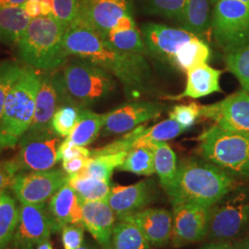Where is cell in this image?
<instances>
[{"mask_svg":"<svg viewBox=\"0 0 249 249\" xmlns=\"http://www.w3.org/2000/svg\"><path fill=\"white\" fill-rule=\"evenodd\" d=\"M84 157L89 158L90 157V151L85 147L78 146L71 142L69 140L65 139L58 147L57 150V160H65Z\"/></svg>","mask_w":249,"mask_h":249,"instance_id":"43","label":"cell"},{"mask_svg":"<svg viewBox=\"0 0 249 249\" xmlns=\"http://www.w3.org/2000/svg\"><path fill=\"white\" fill-rule=\"evenodd\" d=\"M225 65L249 94V45L225 53Z\"/></svg>","mask_w":249,"mask_h":249,"instance_id":"35","label":"cell"},{"mask_svg":"<svg viewBox=\"0 0 249 249\" xmlns=\"http://www.w3.org/2000/svg\"><path fill=\"white\" fill-rule=\"evenodd\" d=\"M210 208L195 204L173 206L171 244L181 248L202 240L207 236Z\"/></svg>","mask_w":249,"mask_h":249,"instance_id":"12","label":"cell"},{"mask_svg":"<svg viewBox=\"0 0 249 249\" xmlns=\"http://www.w3.org/2000/svg\"><path fill=\"white\" fill-rule=\"evenodd\" d=\"M200 108L201 106L196 103L177 106L170 112L169 118L176 120L186 129H188L196 123V119L200 116Z\"/></svg>","mask_w":249,"mask_h":249,"instance_id":"41","label":"cell"},{"mask_svg":"<svg viewBox=\"0 0 249 249\" xmlns=\"http://www.w3.org/2000/svg\"><path fill=\"white\" fill-rule=\"evenodd\" d=\"M42 75L26 68L9 91L0 120V151L13 148L30 128Z\"/></svg>","mask_w":249,"mask_h":249,"instance_id":"4","label":"cell"},{"mask_svg":"<svg viewBox=\"0 0 249 249\" xmlns=\"http://www.w3.org/2000/svg\"><path fill=\"white\" fill-rule=\"evenodd\" d=\"M53 223L45 204H21L16 240L25 249L48 240Z\"/></svg>","mask_w":249,"mask_h":249,"instance_id":"16","label":"cell"},{"mask_svg":"<svg viewBox=\"0 0 249 249\" xmlns=\"http://www.w3.org/2000/svg\"><path fill=\"white\" fill-rule=\"evenodd\" d=\"M242 2H244V3H246V4H248L249 6V0H240Z\"/></svg>","mask_w":249,"mask_h":249,"instance_id":"54","label":"cell"},{"mask_svg":"<svg viewBox=\"0 0 249 249\" xmlns=\"http://www.w3.org/2000/svg\"><path fill=\"white\" fill-rule=\"evenodd\" d=\"M26 0H0V8L22 6Z\"/></svg>","mask_w":249,"mask_h":249,"instance_id":"50","label":"cell"},{"mask_svg":"<svg viewBox=\"0 0 249 249\" xmlns=\"http://www.w3.org/2000/svg\"><path fill=\"white\" fill-rule=\"evenodd\" d=\"M69 175L63 170L32 171L18 173L10 188L21 204H45L67 184Z\"/></svg>","mask_w":249,"mask_h":249,"instance_id":"10","label":"cell"},{"mask_svg":"<svg viewBox=\"0 0 249 249\" xmlns=\"http://www.w3.org/2000/svg\"><path fill=\"white\" fill-rule=\"evenodd\" d=\"M31 19L22 6L0 8V43L17 45Z\"/></svg>","mask_w":249,"mask_h":249,"instance_id":"23","label":"cell"},{"mask_svg":"<svg viewBox=\"0 0 249 249\" xmlns=\"http://www.w3.org/2000/svg\"><path fill=\"white\" fill-rule=\"evenodd\" d=\"M126 15H131L128 0H80L77 19L105 37Z\"/></svg>","mask_w":249,"mask_h":249,"instance_id":"15","label":"cell"},{"mask_svg":"<svg viewBox=\"0 0 249 249\" xmlns=\"http://www.w3.org/2000/svg\"><path fill=\"white\" fill-rule=\"evenodd\" d=\"M78 249H94L93 248H91L90 246H88V245H82L80 248H79Z\"/></svg>","mask_w":249,"mask_h":249,"instance_id":"53","label":"cell"},{"mask_svg":"<svg viewBox=\"0 0 249 249\" xmlns=\"http://www.w3.org/2000/svg\"><path fill=\"white\" fill-rule=\"evenodd\" d=\"M0 193H1V192H0Z\"/></svg>","mask_w":249,"mask_h":249,"instance_id":"57","label":"cell"},{"mask_svg":"<svg viewBox=\"0 0 249 249\" xmlns=\"http://www.w3.org/2000/svg\"><path fill=\"white\" fill-rule=\"evenodd\" d=\"M209 0H187L180 22L184 30L200 37L209 28Z\"/></svg>","mask_w":249,"mask_h":249,"instance_id":"28","label":"cell"},{"mask_svg":"<svg viewBox=\"0 0 249 249\" xmlns=\"http://www.w3.org/2000/svg\"><path fill=\"white\" fill-rule=\"evenodd\" d=\"M36 1H41V0H36Z\"/></svg>","mask_w":249,"mask_h":249,"instance_id":"56","label":"cell"},{"mask_svg":"<svg viewBox=\"0 0 249 249\" xmlns=\"http://www.w3.org/2000/svg\"><path fill=\"white\" fill-rule=\"evenodd\" d=\"M104 39L113 47L123 52L143 55L148 53L147 47L143 41L142 35L137 27L120 32L111 30Z\"/></svg>","mask_w":249,"mask_h":249,"instance_id":"32","label":"cell"},{"mask_svg":"<svg viewBox=\"0 0 249 249\" xmlns=\"http://www.w3.org/2000/svg\"><path fill=\"white\" fill-rule=\"evenodd\" d=\"M145 146L153 151L155 172L159 177L161 187L165 190L173 183L178 172L177 155L165 142H150Z\"/></svg>","mask_w":249,"mask_h":249,"instance_id":"25","label":"cell"},{"mask_svg":"<svg viewBox=\"0 0 249 249\" xmlns=\"http://www.w3.org/2000/svg\"><path fill=\"white\" fill-rule=\"evenodd\" d=\"M25 67L14 61L0 63V120L9 91L22 76Z\"/></svg>","mask_w":249,"mask_h":249,"instance_id":"37","label":"cell"},{"mask_svg":"<svg viewBox=\"0 0 249 249\" xmlns=\"http://www.w3.org/2000/svg\"><path fill=\"white\" fill-rule=\"evenodd\" d=\"M48 213L54 231L62 230L68 224L82 223L81 201L68 183L51 197L48 204Z\"/></svg>","mask_w":249,"mask_h":249,"instance_id":"21","label":"cell"},{"mask_svg":"<svg viewBox=\"0 0 249 249\" xmlns=\"http://www.w3.org/2000/svg\"><path fill=\"white\" fill-rule=\"evenodd\" d=\"M53 17L67 25L75 21L80 12V0H52Z\"/></svg>","mask_w":249,"mask_h":249,"instance_id":"40","label":"cell"},{"mask_svg":"<svg viewBox=\"0 0 249 249\" xmlns=\"http://www.w3.org/2000/svg\"><path fill=\"white\" fill-rule=\"evenodd\" d=\"M133 28H136V24H135L132 16L126 15V16L122 17L116 22V26L112 29V31H116V32L127 31V30H130Z\"/></svg>","mask_w":249,"mask_h":249,"instance_id":"47","label":"cell"},{"mask_svg":"<svg viewBox=\"0 0 249 249\" xmlns=\"http://www.w3.org/2000/svg\"><path fill=\"white\" fill-rule=\"evenodd\" d=\"M198 141V151L204 160L233 178L249 179V132L214 124L199 136Z\"/></svg>","mask_w":249,"mask_h":249,"instance_id":"5","label":"cell"},{"mask_svg":"<svg viewBox=\"0 0 249 249\" xmlns=\"http://www.w3.org/2000/svg\"><path fill=\"white\" fill-rule=\"evenodd\" d=\"M19 210L16 201L9 193H0V249L6 247L13 238L18 227Z\"/></svg>","mask_w":249,"mask_h":249,"instance_id":"30","label":"cell"},{"mask_svg":"<svg viewBox=\"0 0 249 249\" xmlns=\"http://www.w3.org/2000/svg\"><path fill=\"white\" fill-rule=\"evenodd\" d=\"M236 180L208 160L187 159L178 165L173 183L165 189L173 204H195L211 208L232 189Z\"/></svg>","mask_w":249,"mask_h":249,"instance_id":"2","label":"cell"},{"mask_svg":"<svg viewBox=\"0 0 249 249\" xmlns=\"http://www.w3.org/2000/svg\"><path fill=\"white\" fill-rule=\"evenodd\" d=\"M210 57L211 49L209 45L200 37H196L181 46L171 64L176 66L178 70L187 73L193 68L207 64Z\"/></svg>","mask_w":249,"mask_h":249,"instance_id":"26","label":"cell"},{"mask_svg":"<svg viewBox=\"0 0 249 249\" xmlns=\"http://www.w3.org/2000/svg\"><path fill=\"white\" fill-rule=\"evenodd\" d=\"M40 4V12L41 16H50L53 13V2L52 0H41Z\"/></svg>","mask_w":249,"mask_h":249,"instance_id":"49","label":"cell"},{"mask_svg":"<svg viewBox=\"0 0 249 249\" xmlns=\"http://www.w3.org/2000/svg\"><path fill=\"white\" fill-rule=\"evenodd\" d=\"M187 0H147L149 12L159 14L178 21L183 15Z\"/></svg>","mask_w":249,"mask_h":249,"instance_id":"39","label":"cell"},{"mask_svg":"<svg viewBox=\"0 0 249 249\" xmlns=\"http://www.w3.org/2000/svg\"><path fill=\"white\" fill-rule=\"evenodd\" d=\"M82 109V107L71 103H67L58 107L52 119L53 131L59 137H69L80 120Z\"/></svg>","mask_w":249,"mask_h":249,"instance_id":"36","label":"cell"},{"mask_svg":"<svg viewBox=\"0 0 249 249\" xmlns=\"http://www.w3.org/2000/svg\"><path fill=\"white\" fill-rule=\"evenodd\" d=\"M82 204V224L104 249H111L116 215L107 201H88Z\"/></svg>","mask_w":249,"mask_h":249,"instance_id":"20","label":"cell"},{"mask_svg":"<svg viewBox=\"0 0 249 249\" xmlns=\"http://www.w3.org/2000/svg\"><path fill=\"white\" fill-rule=\"evenodd\" d=\"M19 151L13 159L19 172L46 171L53 168L57 160V150L61 144L59 136L53 129L27 131L18 142Z\"/></svg>","mask_w":249,"mask_h":249,"instance_id":"9","label":"cell"},{"mask_svg":"<svg viewBox=\"0 0 249 249\" xmlns=\"http://www.w3.org/2000/svg\"><path fill=\"white\" fill-rule=\"evenodd\" d=\"M148 53L172 62L182 45L198 36L184 29L170 28L158 23H146L142 28Z\"/></svg>","mask_w":249,"mask_h":249,"instance_id":"17","label":"cell"},{"mask_svg":"<svg viewBox=\"0 0 249 249\" xmlns=\"http://www.w3.org/2000/svg\"><path fill=\"white\" fill-rule=\"evenodd\" d=\"M241 249H249V237L240 243Z\"/></svg>","mask_w":249,"mask_h":249,"instance_id":"52","label":"cell"},{"mask_svg":"<svg viewBox=\"0 0 249 249\" xmlns=\"http://www.w3.org/2000/svg\"><path fill=\"white\" fill-rule=\"evenodd\" d=\"M37 249H53V246H52V244L49 242V241H45V242H43L42 244H40L39 246H38V248Z\"/></svg>","mask_w":249,"mask_h":249,"instance_id":"51","label":"cell"},{"mask_svg":"<svg viewBox=\"0 0 249 249\" xmlns=\"http://www.w3.org/2000/svg\"><path fill=\"white\" fill-rule=\"evenodd\" d=\"M119 169L138 176H151L155 173L154 155L149 147L139 146L128 151Z\"/></svg>","mask_w":249,"mask_h":249,"instance_id":"33","label":"cell"},{"mask_svg":"<svg viewBox=\"0 0 249 249\" xmlns=\"http://www.w3.org/2000/svg\"><path fill=\"white\" fill-rule=\"evenodd\" d=\"M68 27L53 15L32 18L17 44L21 60L30 68L45 71L64 67L70 56L64 46Z\"/></svg>","mask_w":249,"mask_h":249,"instance_id":"3","label":"cell"},{"mask_svg":"<svg viewBox=\"0 0 249 249\" xmlns=\"http://www.w3.org/2000/svg\"><path fill=\"white\" fill-rule=\"evenodd\" d=\"M120 221L136 225L153 248L165 247L171 240L173 213L167 210L146 208Z\"/></svg>","mask_w":249,"mask_h":249,"instance_id":"19","label":"cell"},{"mask_svg":"<svg viewBox=\"0 0 249 249\" xmlns=\"http://www.w3.org/2000/svg\"><path fill=\"white\" fill-rule=\"evenodd\" d=\"M64 46L70 55L86 59L111 73L128 91H141L149 84L151 71L143 54L116 49L80 19L67 28Z\"/></svg>","mask_w":249,"mask_h":249,"instance_id":"1","label":"cell"},{"mask_svg":"<svg viewBox=\"0 0 249 249\" xmlns=\"http://www.w3.org/2000/svg\"><path fill=\"white\" fill-rule=\"evenodd\" d=\"M22 8L24 9L27 15L31 18H38L41 16L39 1L26 0L22 5Z\"/></svg>","mask_w":249,"mask_h":249,"instance_id":"46","label":"cell"},{"mask_svg":"<svg viewBox=\"0 0 249 249\" xmlns=\"http://www.w3.org/2000/svg\"><path fill=\"white\" fill-rule=\"evenodd\" d=\"M18 173L19 169L15 160H0V192L4 191L6 187H10Z\"/></svg>","mask_w":249,"mask_h":249,"instance_id":"44","label":"cell"},{"mask_svg":"<svg viewBox=\"0 0 249 249\" xmlns=\"http://www.w3.org/2000/svg\"><path fill=\"white\" fill-rule=\"evenodd\" d=\"M212 29L224 53L249 45V6L240 0H219L213 9Z\"/></svg>","mask_w":249,"mask_h":249,"instance_id":"8","label":"cell"},{"mask_svg":"<svg viewBox=\"0 0 249 249\" xmlns=\"http://www.w3.org/2000/svg\"><path fill=\"white\" fill-rule=\"evenodd\" d=\"M61 76L68 101L82 108L107 97L116 88L111 73L80 57L66 63Z\"/></svg>","mask_w":249,"mask_h":249,"instance_id":"6","label":"cell"},{"mask_svg":"<svg viewBox=\"0 0 249 249\" xmlns=\"http://www.w3.org/2000/svg\"><path fill=\"white\" fill-rule=\"evenodd\" d=\"M201 249H241L240 243L231 242H211Z\"/></svg>","mask_w":249,"mask_h":249,"instance_id":"48","label":"cell"},{"mask_svg":"<svg viewBox=\"0 0 249 249\" xmlns=\"http://www.w3.org/2000/svg\"><path fill=\"white\" fill-rule=\"evenodd\" d=\"M105 114H97L88 108H83L78 124L66 139L78 146H88L93 142L103 129Z\"/></svg>","mask_w":249,"mask_h":249,"instance_id":"24","label":"cell"},{"mask_svg":"<svg viewBox=\"0 0 249 249\" xmlns=\"http://www.w3.org/2000/svg\"><path fill=\"white\" fill-rule=\"evenodd\" d=\"M221 76V71L210 67L208 64L197 66L187 72V84L184 91L178 96L170 98L197 99L215 92H222L223 89L220 86Z\"/></svg>","mask_w":249,"mask_h":249,"instance_id":"22","label":"cell"},{"mask_svg":"<svg viewBox=\"0 0 249 249\" xmlns=\"http://www.w3.org/2000/svg\"><path fill=\"white\" fill-rule=\"evenodd\" d=\"M89 160V158L79 157V158H73V159H70V160H63V170L69 176L77 175L87 166Z\"/></svg>","mask_w":249,"mask_h":249,"instance_id":"45","label":"cell"},{"mask_svg":"<svg viewBox=\"0 0 249 249\" xmlns=\"http://www.w3.org/2000/svg\"><path fill=\"white\" fill-rule=\"evenodd\" d=\"M67 183L73 188L81 202L106 201L111 190L109 182L79 174L69 176Z\"/></svg>","mask_w":249,"mask_h":249,"instance_id":"27","label":"cell"},{"mask_svg":"<svg viewBox=\"0 0 249 249\" xmlns=\"http://www.w3.org/2000/svg\"><path fill=\"white\" fill-rule=\"evenodd\" d=\"M127 153L128 152H120L100 155L92 158L89 157L87 166L79 173V175L110 182L114 170L119 168L124 163Z\"/></svg>","mask_w":249,"mask_h":249,"instance_id":"31","label":"cell"},{"mask_svg":"<svg viewBox=\"0 0 249 249\" xmlns=\"http://www.w3.org/2000/svg\"><path fill=\"white\" fill-rule=\"evenodd\" d=\"M218 1H219V0H211V2H212L213 4H214V5H215V4H216Z\"/></svg>","mask_w":249,"mask_h":249,"instance_id":"55","label":"cell"},{"mask_svg":"<svg viewBox=\"0 0 249 249\" xmlns=\"http://www.w3.org/2000/svg\"><path fill=\"white\" fill-rule=\"evenodd\" d=\"M84 225L82 223L68 224L62 229L64 249H78L83 245Z\"/></svg>","mask_w":249,"mask_h":249,"instance_id":"42","label":"cell"},{"mask_svg":"<svg viewBox=\"0 0 249 249\" xmlns=\"http://www.w3.org/2000/svg\"><path fill=\"white\" fill-rule=\"evenodd\" d=\"M155 198L156 190L153 183L143 180L131 186L112 187L106 201L120 221L146 209Z\"/></svg>","mask_w":249,"mask_h":249,"instance_id":"18","label":"cell"},{"mask_svg":"<svg viewBox=\"0 0 249 249\" xmlns=\"http://www.w3.org/2000/svg\"><path fill=\"white\" fill-rule=\"evenodd\" d=\"M249 227V189L235 187L210 208L207 237L231 242Z\"/></svg>","mask_w":249,"mask_h":249,"instance_id":"7","label":"cell"},{"mask_svg":"<svg viewBox=\"0 0 249 249\" xmlns=\"http://www.w3.org/2000/svg\"><path fill=\"white\" fill-rule=\"evenodd\" d=\"M200 116L225 129L249 132V94L242 89L218 103L203 106Z\"/></svg>","mask_w":249,"mask_h":249,"instance_id":"13","label":"cell"},{"mask_svg":"<svg viewBox=\"0 0 249 249\" xmlns=\"http://www.w3.org/2000/svg\"><path fill=\"white\" fill-rule=\"evenodd\" d=\"M145 129H146L145 125H139L136 128H134L133 130L127 132V134L124 135V137H122L121 139H118L105 147L90 151V158L100 156V155L128 152L133 149L135 142L142 135Z\"/></svg>","mask_w":249,"mask_h":249,"instance_id":"38","label":"cell"},{"mask_svg":"<svg viewBox=\"0 0 249 249\" xmlns=\"http://www.w3.org/2000/svg\"><path fill=\"white\" fill-rule=\"evenodd\" d=\"M186 129L183 125L179 124L174 119H167L151 127L146 128L142 135L135 142L134 148L139 146H145L150 142H166L177 138L179 135L184 133Z\"/></svg>","mask_w":249,"mask_h":249,"instance_id":"34","label":"cell"},{"mask_svg":"<svg viewBox=\"0 0 249 249\" xmlns=\"http://www.w3.org/2000/svg\"><path fill=\"white\" fill-rule=\"evenodd\" d=\"M110 249H152V247L136 225L119 221L114 227Z\"/></svg>","mask_w":249,"mask_h":249,"instance_id":"29","label":"cell"},{"mask_svg":"<svg viewBox=\"0 0 249 249\" xmlns=\"http://www.w3.org/2000/svg\"><path fill=\"white\" fill-rule=\"evenodd\" d=\"M161 112V106L154 103L132 102L124 104L105 114L102 134L109 136L129 132L140 124L159 117Z\"/></svg>","mask_w":249,"mask_h":249,"instance_id":"14","label":"cell"},{"mask_svg":"<svg viewBox=\"0 0 249 249\" xmlns=\"http://www.w3.org/2000/svg\"><path fill=\"white\" fill-rule=\"evenodd\" d=\"M70 103L63 85L61 71H52L42 75L36 96L35 115L29 131H46L53 129L52 119L57 108Z\"/></svg>","mask_w":249,"mask_h":249,"instance_id":"11","label":"cell"}]
</instances>
